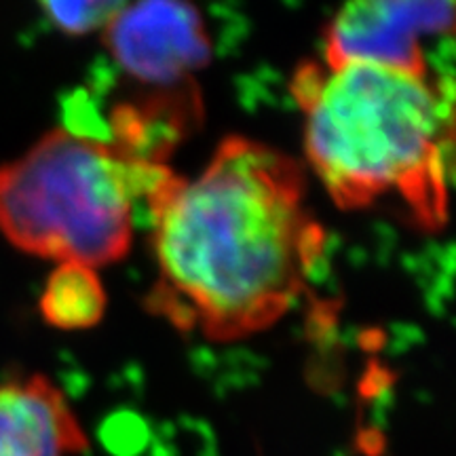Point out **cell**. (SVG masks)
Wrapping results in <instances>:
<instances>
[{
	"label": "cell",
	"mask_w": 456,
	"mask_h": 456,
	"mask_svg": "<svg viewBox=\"0 0 456 456\" xmlns=\"http://www.w3.org/2000/svg\"><path fill=\"white\" fill-rule=\"evenodd\" d=\"M452 3L427 0H363L345 4L326 34V64L363 61L425 74L420 38L450 34Z\"/></svg>",
	"instance_id": "cell-5"
},
{
	"label": "cell",
	"mask_w": 456,
	"mask_h": 456,
	"mask_svg": "<svg viewBox=\"0 0 456 456\" xmlns=\"http://www.w3.org/2000/svg\"><path fill=\"white\" fill-rule=\"evenodd\" d=\"M106 296L91 266L61 262L49 277L41 311L49 323L64 330L91 328L104 315Z\"/></svg>",
	"instance_id": "cell-7"
},
{
	"label": "cell",
	"mask_w": 456,
	"mask_h": 456,
	"mask_svg": "<svg viewBox=\"0 0 456 456\" xmlns=\"http://www.w3.org/2000/svg\"><path fill=\"white\" fill-rule=\"evenodd\" d=\"M294 95L309 163L340 208L399 192L427 226L446 216L452 98L425 74L342 61L306 66Z\"/></svg>",
	"instance_id": "cell-2"
},
{
	"label": "cell",
	"mask_w": 456,
	"mask_h": 456,
	"mask_svg": "<svg viewBox=\"0 0 456 456\" xmlns=\"http://www.w3.org/2000/svg\"><path fill=\"white\" fill-rule=\"evenodd\" d=\"M302 197L298 165L243 138L226 140L197 178H171L151 209L157 305L218 340L277 322L322 252Z\"/></svg>",
	"instance_id": "cell-1"
},
{
	"label": "cell",
	"mask_w": 456,
	"mask_h": 456,
	"mask_svg": "<svg viewBox=\"0 0 456 456\" xmlns=\"http://www.w3.org/2000/svg\"><path fill=\"white\" fill-rule=\"evenodd\" d=\"M104 32L117 64L148 85H175L212 60L203 15L192 4L123 3Z\"/></svg>",
	"instance_id": "cell-4"
},
{
	"label": "cell",
	"mask_w": 456,
	"mask_h": 456,
	"mask_svg": "<svg viewBox=\"0 0 456 456\" xmlns=\"http://www.w3.org/2000/svg\"><path fill=\"white\" fill-rule=\"evenodd\" d=\"M121 7L123 3L85 0V3H45L43 11L57 30L66 34H89L104 30L112 15Z\"/></svg>",
	"instance_id": "cell-8"
},
{
	"label": "cell",
	"mask_w": 456,
	"mask_h": 456,
	"mask_svg": "<svg viewBox=\"0 0 456 456\" xmlns=\"http://www.w3.org/2000/svg\"><path fill=\"white\" fill-rule=\"evenodd\" d=\"M87 442L64 395L37 379L0 385V456H70Z\"/></svg>",
	"instance_id": "cell-6"
},
{
	"label": "cell",
	"mask_w": 456,
	"mask_h": 456,
	"mask_svg": "<svg viewBox=\"0 0 456 456\" xmlns=\"http://www.w3.org/2000/svg\"><path fill=\"white\" fill-rule=\"evenodd\" d=\"M171 178L161 163L53 131L0 167V231L24 252L95 269L127 252L140 208L151 218Z\"/></svg>",
	"instance_id": "cell-3"
}]
</instances>
